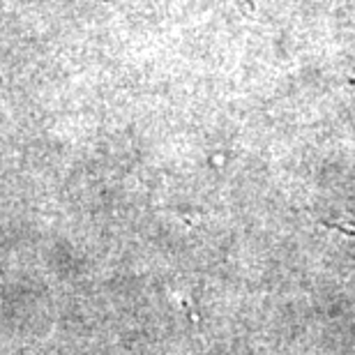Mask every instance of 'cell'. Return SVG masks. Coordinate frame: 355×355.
Instances as JSON below:
<instances>
[]
</instances>
